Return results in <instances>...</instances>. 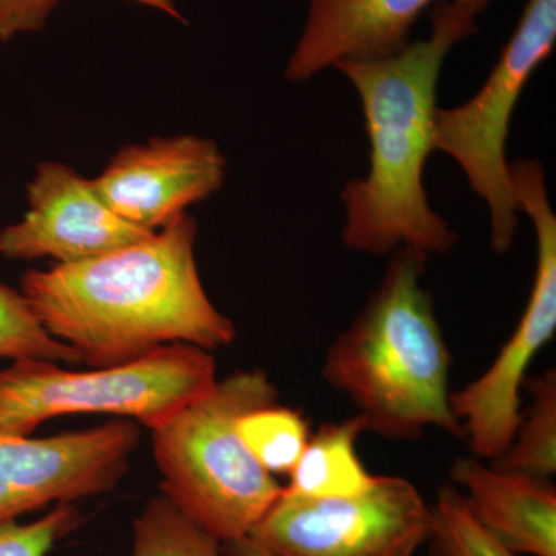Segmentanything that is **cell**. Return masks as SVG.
Wrapping results in <instances>:
<instances>
[{"mask_svg":"<svg viewBox=\"0 0 556 556\" xmlns=\"http://www.w3.org/2000/svg\"><path fill=\"white\" fill-rule=\"evenodd\" d=\"M195 239V219L182 214L100 257L28 270L21 292L47 331L91 367L124 364L172 343L228 346L236 328L204 291Z\"/></svg>","mask_w":556,"mask_h":556,"instance_id":"1","label":"cell"},{"mask_svg":"<svg viewBox=\"0 0 556 556\" xmlns=\"http://www.w3.org/2000/svg\"><path fill=\"white\" fill-rule=\"evenodd\" d=\"M431 35L378 60L334 65L356 89L369 138V170L340 192L343 244L362 254L412 248L430 257L448 254L456 230L433 211L424 170L433 150L438 83L450 51L477 35V17L450 0L431 7Z\"/></svg>","mask_w":556,"mask_h":556,"instance_id":"2","label":"cell"},{"mask_svg":"<svg viewBox=\"0 0 556 556\" xmlns=\"http://www.w3.org/2000/svg\"><path fill=\"white\" fill-rule=\"evenodd\" d=\"M428 255L412 248L391 252L379 287L339 334L321 376L345 394L367 431L416 439L428 428L464 438L450 407L452 356L422 287Z\"/></svg>","mask_w":556,"mask_h":556,"instance_id":"3","label":"cell"},{"mask_svg":"<svg viewBox=\"0 0 556 556\" xmlns=\"http://www.w3.org/2000/svg\"><path fill=\"white\" fill-rule=\"evenodd\" d=\"M277 401L265 372L237 371L150 428L164 495L222 544L251 535L283 492L239 433L241 417Z\"/></svg>","mask_w":556,"mask_h":556,"instance_id":"4","label":"cell"},{"mask_svg":"<svg viewBox=\"0 0 556 556\" xmlns=\"http://www.w3.org/2000/svg\"><path fill=\"white\" fill-rule=\"evenodd\" d=\"M217 382L212 354L186 343L97 371L22 358L0 369V434L27 438L51 417L76 413L130 417L153 428Z\"/></svg>","mask_w":556,"mask_h":556,"instance_id":"5","label":"cell"},{"mask_svg":"<svg viewBox=\"0 0 556 556\" xmlns=\"http://www.w3.org/2000/svg\"><path fill=\"white\" fill-rule=\"evenodd\" d=\"M556 0H527L517 30L475 97L434 116V152L452 156L490 215V248L506 254L518 233V203L506 156L508 131L527 83L554 53Z\"/></svg>","mask_w":556,"mask_h":556,"instance_id":"6","label":"cell"},{"mask_svg":"<svg viewBox=\"0 0 556 556\" xmlns=\"http://www.w3.org/2000/svg\"><path fill=\"white\" fill-rule=\"evenodd\" d=\"M508 172L519 212H526L535 228V280L518 327L493 364L466 388L450 393L464 439L482 460L506 452L521 417L527 371L556 331V215L546 174L538 160L514 161Z\"/></svg>","mask_w":556,"mask_h":556,"instance_id":"7","label":"cell"},{"mask_svg":"<svg viewBox=\"0 0 556 556\" xmlns=\"http://www.w3.org/2000/svg\"><path fill=\"white\" fill-rule=\"evenodd\" d=\"M431 532L428 506L408 479L376 477L357 495L281 492L252 530L274 556H413Z\"/></svg>","mask_w":556,"mask_h":556,"instance_id":"8","label":"cell"},{"mask_svg":"<svg viewBox=\"0 0 556 556\" xmlns=\"http://www.w3.org/2000/svg\"><path fill=\"white\" fill-rule=\"evenodd\" d=\"M138 441L127 420L43 439L0 434V522L109 492Z\"/></svg>","mask_w":556,"mask_h":556,"instance_id":"9","label":"cell"},{"mask_svg":"<svg viewBox=\"0 0 556 556\" xmlns=\"http://www.w3.org/2000/svg\"><path fill=\"white\" fill-rule=\"evenodd\" d=\"M28 211L0 230V255L9 260L86 262L149 237L102 199L93 179L56 161H42L27 186Z\"/></svg>","mask_w":556,"mask_h":556,"instance_id":"10","label":"cell"},{"mask_svg":"<svg viewBox=\"0 0 556 556\" xmlns=\"http://www.w3.org/2000/svg\"><path fill=\"white\" fill-rule=\"evenodd\" d=\"M225 178L226 159L214 141L179 135L121 149L93 181L116 215L156 232L218 192Z\"/></svg>","mask_w":556,"mask_h":556,"instance_id":"11","label":"cell"},{"mask_svg":"<svg viewBox=\"0 0 556 556\" xmlns=\"http://www.w3.org/2000/svg\"><path fill=\"white\" fill-rule=\"evenodd\" d=\"M439 0H309L285 76L305 83L345 60L393 56L412 42L420 13ZM475 17L492 0H450Z\"/></svg>","mask_w":556,"mask_h":556,"instance_id":"12","label":"cell"},{"mask_svg":"<svg viewBox=\"0 0 556 556\" xmlns=\"http://www.w3.org/2000/svg\"><path fill=\"white\" fill-rule=\"evenodd\" d=\"M471 515L518 555L556 556V489L547 478L486 466L460 457L450 470Z\"/></svg>","mask_w":556,"mask_h":556,"instance_id":"13","label":"cell"},{"mask_svg":"<svg viewBox=\"0 0 556 556\" xmlns=\"http://www.w3.org/2000/svg\"><path fill=\"white\" fill-rule=\"evenodd\" d=\"M364 431L367 427L358 415L318 428L289 475L285 492L305 497H345L367 490L376 477L368 473L357 455V439Z\"/></svg>","mask_w":556,"mask_h":556,"instance_id":"14","label":"cell"},{"mask_svg":"<svg viewBox=\"0 0 556 556\" xmlns=\"http://www.w3.org/2000/svg\"><path fill=\"white\" fill-rule=\"evenodd\" d=\"M530 404L521 412L517 430L493 467L529 477L552 479L556 473V372L547 369L526 380Z\"/></svg>","mask_w":556,"mask_h":556,"instance_id":"15","label":"cell"},{"mask_svg":"<svg viewBox=\"0 0 556 556\" xmlns=\"http://www.w3.org/2000/svg\"><path fill=\"white\" fill-rule=\"evenodd\" d=\"M239 433L263 470L291 475L308 445V419L299 409L277 404L257 408L239 420Z\"/></svg>","mask_w":556,"mask_h":556,"instance_id":"16","label":"cell"},{"mask_svg":"<svg viewBox=\"0 0 556 556\" xmlns=\"http://www.w3.org/2000/svg\"><path fill=\"white\" fill-rule=\"evenodd\" d=\"M131 556H223V547L163 493L135 519Z\"/></svg>","mask_w":556,"mask_h":556,"instance_id":"17","label":"cell"},{"mask_svg":"<svg viewBox=\"0 0 556 556\" xmlns=\"http://www.w3.org/2000/svg\"><path fill=\"white\" fill-rule=\"evenodd\" d=\"M431 556H521L486 532L471 515L463 493L442 485L431 506Z\"/></svg>","mask_w":556,"mask_h":556,"instance_id":"18","label":"cell"},{"mask_svg":"<svg viewBox=\"0 0 556 556\" xmlns=\"http://www.w3.org/2000/svg\"><path fill=\"white\" fill-rule=\"evenodd\" d=\"M0 357L70 365L83 362L78 351L47 331L25 295L5 285H0Z\"/></svg>","mask_w":556,"mask_h":556,"instance_id":"19","label":"cell"},{"mask_svg":"<svg viewBox=\"0 0 556 556\" xmlns=\"http://www.w3.org/2000/svg\"><path fill=\"white\" fill-rule=\"evenodd\" d=\"M80 522L73 504H56L36 521L21 525L17 519L0 522V556H47L62 538Z\"/></svg>","mask_w":556,"mask_h":556,"instance_id":"20","label":"cell"},{"mask_svg":"<svg viewBox=\"0 0 556 556\" xmlns=\"http://www.w3.org/2000/svg\"><path fill=\"white\" fill-rule=\"evenodd\" d=\"M61 0H0V42L20 35L42 31ZM182 21L175 0H134Z\"/></svg>","mask_w":556,"mask_h":556,"instance_id":"21","label":"cell"},{"mask_svg":"<svg viewBox=\"0 0 556 556\" xmlns=\"http://www.w3.org/2000/svg\"><path fill=\"white\" fill-rule=\"evenodd\" d=\"M222 546L223 554L226 556H274L251 536L240 538V540L230 541Z\"/></svg>","mask_w":556,"mask_h":556,"instance_id":"22","label":"cell"}]
</instances>
